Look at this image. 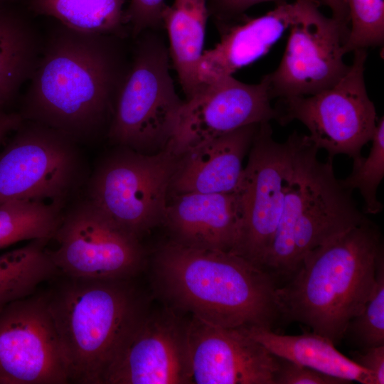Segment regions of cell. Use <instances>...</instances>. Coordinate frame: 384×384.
<instances>
[{"mask_svg": "<svg viewBox=\"0 0 384 384\" xmlns=\"http://www.w3.org/2000/svg\"><path fill=\"white\" fill-rule=\"evenodd\" d=\"M287 0H206L209 17L218 28L239 21L252 6L265 2Z\"/></svg>", "mask_w": 384, "mask_h": 384, "instance_id": "31", "label": "cell"}, {"mask_svg": "<svg viewBox=\"0 0 384 384\" xmlns=\"http://www.w3.org/2000/svg\"><path fill=\"white\" fill-rule=\"evenodd\" d=\"M68 383L46 292L0 309V384Z\"/></svg>", "mask_w": 384, "mask_h": 384, "instance_id": "13", "label": "cell"}, {"mask_svg": "<svg viewBox=\"0 0 384 384\" xmlns=\"http://www.w3.org/2000/svg\"><path fill=\"white\" fill-rule=\"evenodd\" d=\"M126 39L57 21L43 37L18 112L23 119L56 129L78 143L107 134L130 68Z\"/></svg>", "mask_w": 384, "mask_h": 384, "instance_id": "1", "label": "cell"}, {"mask_svg": "<svg viewBox=\"0 0 384 384\" xmlns=\"http://www.w3.org/2000/svg\"><path fill=\"white\" fill-rule=\"evenodd\" d=\"M242 329L277 357L351 382L375 384L370 372L343 355L323 336L314 332L282 335L260 327Z\"/></svg>", "mask_w": 384, "mask_h": 384, "instance_id": "21", "label": "cell"}, {"mask_svg": "<svg viewBox=\"0 0 384 384\" xmlns=\"http://www.w3.org/2000/svg\"><path fill=\"white\" fill-rule=\"evenodd\" d=\"M90 171L79 143L46 125L23 120L0 152V205L14 200L65 208Z\"/></svg>", "mask_w": 384, "mask_h": 384, "instance_id": "7", "label": "cell"}, {"mask_svg": "<svg viewBox=\"0 0 384 384\" xmlns=\"http://www.w3.org/2000/svg\"><path fill=\"white\" fill-rule=\"evenodd\" d=\"M272 100L263 78L248 84L233 75L222 78L184 101L166 148L180 156L239 128L276 120Z\"/></svg>", "mask_w": 384, "mask_h": 384, "instance_id": "15", "label": "cell"}, {"mask_svg": "<svg viewBox=\"0 0 384 384\" xmlns=\"http://www.w3.org/2000/svg\"><path fill=\"white\" fill-rule=\"evenodd\" d=\"M299 10V1L278 2L267 14L240 21L218 29L220 41L204 50L198 67V77L206 86L233 75L265 55L289 28Z\"/></svg>", "mask_w": 384, "mask_h": 384, "instance_id": "18", "label": "cell"}, {"mask_svg": "<svg viewBox=\"0 0 384 384\" xmlns=\"http://www.w3.org/2000/svg\"><path fill=\"white\" fill-rule=\"evenodd\" d=\"M319 150L301 134L282 215L262 265L274 280L289 279L311 251L368 219L336 177L332 159L319 161Z\"/></svg>", "mask_w": 384, "mask_h": 384, "instance_id": "5", "label": "cell"}, {"mask_svg": "<svg viewBox=\"0 0 384 384\" xmlns=\"http://www.w3.org/2000/svg\"><path fill=\"white\" fill-rule=\"evenodd\" d=\"M240 221L235 192L185 193L168 196L161 225L179 245L232 252Z\"/></svg>", "mask_w": 384, "mask_h": 384, "instance_id": "17", "label": "cell"}, {"mask_svg": "<svg viewBox=\"0 0 384 384\" xmlns=\"http://www.w3.org/2000/svg\"><path fill=\"white\" fill-rule=\"evenodd\" d=\"M165 0H130L125 20L132 38L147 30L164 29L162 11Z\"/></svg>", "mask_w": 384, "mask_h": 384, "instance_id": "29", "label": "cell"}, {"mask_svg": "<svg viewBox=\"0 0 384 384\" xmlns=\"http://www.w3.org/2000/svg\"><path fill=\"white\" fill-rule=\"evenodd\" d=\"M17 0H0V4L2 3H15Z\"/></svg>", "mask_w": 384, "mask_h": 384, "instance_id": "35", "label": "cell"}, {"mask_svg": "<svg viewBox=\"0 0 384 384\" xmlns=\"http://www.w3.org/2000/svg\"><path fill=\"white\" fill-rule=\"evenodd\" d=\"M49 251L65 276L97 279H133L144 267L146 255L138 238L128 233L86 197L65 209Z\"/></svg>", "mask_w": 384, "mask_h": 384, "instance_id": "11", "label": "cell"}, {"mask_svg": "<svg viewBox=\"0 0 384 384\" xmlns=\"http://www.w3.org/2000/svg\"><path fill=\"white\" fill-rule=\"evenodd\" d=\"M188 346L193 383L274 384L279 358L242 329L215 326L192 316Z\"/></svg>", "mask_w": 384, "mask_h": 384, "instance_id": "16", "label": "cell"}, {"mask_svg": "<svg viewBox=\"0 0 384 384\" xmlns=\"http://www.w3.org/2000/svg\"><path fill=\"white\" fill-rule=\"evenodd\" d=\"M160 31L147 30L133 38L130 68L106 134L112 144L144 154L166 147L184 103L176 91Z\"/></svg>", "mask_w": 384, "mask_h": 384, "instance_id": "6", "label": "cell"}, {"mask_svg": "<svg viewBox=\"0 0 384 384\" xmlns=\"http://www.w3.org/2000/svg\"><path fill=\"white\" fill-rule=\"evenodd\" d=\"M179 159L166 147L144 154L117 146L90 173L85 197L119 228L140 240L163 222Z\"/></svg>", "mask_w": 384, "mask_h": 384, "instance_id": "8", "label": "cell"}, {"mask_svg": "<svg viewBox=\"0 0 384 384\" xmlns=\"http://www.w3.org/2000/svg\"><path fill=\"white\" fill-rule=\"evenodd\" d=\"M153 272L157 290L171 307L206 323L273 330L280 319L274 278L233 252L169 240L156 250Z\"/></svg>", "mask_w": 384, "mask_h": 384, "instance_id": "2", "label": "cell"}, {"mask_svg": "<svg viewBox=\"0 0 384 384\" xmlns=\"http://www.w3.org/2000/svg\"><path fill=\"white\" fill-rule=\"evenodd\" d=\"M367 51H353L347 73L332 87L312 95L279 99L277 121L294 120L309 130V139L332 159L339 154L353 158L373 137L378 121L366 90L364 71Z\"/></svg>", "mask_w": 384, "mask_h": 384, "instance_id": "9", "label": "cell"}, {"mask_svg": "<svg viewBox=\"0 0 384 384\" xmlns=\"http://www.w3.org/2000/svg\"><path fill=\"white\" fill-rule=\"evenodd\" d=\"M65 208L52 203L14 200L0 205V249L22 240L53 239Z\"/></svg>", "mask_w": 384, "mask_h": 384, "instance_id": "25", "label": "cell"}, {"mask_svg": "<svg viewBox=\"0 0 384 384\" xmlns=\"http://www.w3.org/2000/svg\"><path fill=\"white\" fill-rule=\"evenodd\" d=\"M349 30L343 46L345 54L384 41V0H344Z\"/></svg>", "mask_w": 384, "mask_h": 384, "instance_id": "27", "label": "cell"}, {"mask_svg": "<svg viewBox=\"0 0 384 384\" xmlns=\"http://www.w3.org/2000/svg\"><path fill=\"white\" fill-rule=\"evenodd\" d=\"M48 242L33 240L0 255V309L33 294L59 272L46 248Z\"/></svg>", "mask_w": 384, "mask_h": 384, "instance_id": "24", "label": "cell"}, {"mask_svg": "<svg viewBox=\"0 0 384 384\" xmlns=\"http://www.w3.org/2000/svg\"><path fill=\"white\" fill-rule=\"evenodd\" d=\"M351 359L372 373L375 384L384 383V345L355 351Z\"/></svg>", "mask_w": 384, "mask_h": 384, "instance_id": "32", "label": "cell"}, {"mask_svg": "<svg viewBox=\"0 0 384 384\" xmlns=\"http://www.w3.org/2000/svg\"><path fill=\"white\" fill-rule=\"evenodd\" d=\"M346 336L361 349L384 345V258L378 265L373 289L362 311L348 323Z\"/></svg>", "mask_w": 384, "mask_h": 384, "instance_id": "28", "label": "cell"}, {"mask_svg": "<svg viewBox=\"0 0 384 384\" xmlns=\"http://www.w3.org/2000/svg\"><path fill=\"white\" fill-rule=\"evenodd\" d=\"M272 134L269 122L259 124L235 191L241 221L232 252L261 268L279 223L301 136L294 131L278 142Z\"/></svg>", "mask_w": 384, "mask_h": 384, "instance_id": "10", "label": "cell"}, {"mask_svg": "<svg viewBox=\"0 0 384 384\" xmlns=\"http://www.w3.org/2000/svg\"><path fill=\"white\" fill-rule=\"evenodd\" d=\"M259 124L239 128L180 156L169 196L235 192L243 172L244 159L248 154Z\"/></svg>", "mask_w": 384, "mask_h": 384, "instance_id": "19", "label": "cell"}, {"mask_svg": "<svg viewBox=\"0 0 384 384\" xmlns=\"http://www.w3.org/2000/svg\"><path fill=\"white\" fill-rule=\"evenodd\" d=\"M65 277L46 292L69 382L103 384L129 332L149 309L129 279Z\"/></svg>", "mask_w": 384, "mask_h": 384, "instance_id": "4", "label": "cell"}, {"mask_svg": "<svg viewBox=\"0 0 384 384\" xmlns=\"http://www.w3.org/2000/svg\"><path fill=\"white\" fill-rule=\"evenodd\" d=\"M278 67L263 76L272 99L309 96L328 89L347 73L343 46L348 28L324 15L317 0H298Z\"/></svg>", "mask_w": 384, "mask_h": 384, "instance_id": "12", "label": "cell"}, {"mask_svg": "<svg viewBox=\"0 0 384 384\" xmlns=\"http://www.w3.org/2000/svg\"><path fill=\"white\" fill-rule=\"evenodd\" d=\"M279 358L274 384H348L352 382L331 376L309 367Z\"/></svg>", "mask_w": 384, "mask_h": 384, "instance_id": "30", "label": "cell"}, {"mask_svg": "<svg viewBox=\"0 0 384 384\" xmlns=\"http://www.w3.org/2000/svg\"><path fill=\"white\" fill-rule=\"evenodd\" d=\"M320 5L327 6L331 12V18L349 29L348 11L344 0H317Z\"/></svg>", "mask_w": 384, "mask_h": 384, "instance_id": "34", "label": "cell"}, {"mask_svg": "<svg viewBox=\"0 0 384 384\" xmlns=\"http://www.w3.org/2000/svg\"><path fill=\"white\" fill-rule=\"evenodd\" d=\"M188 321L171 306L149 309L110 366L103 384H191Z\"/></svg>", "mask_w": 384, "mask_h": 384, "instance_id": "14", "label": "cell"}, {"mask_svg": "<svg viewBox=\"0 0 384 384\" xmlns=\"http://www.w3.org/2000/svg\"><path fill=\"white\" fill-rule=\"evenodd\" d=\"M126 0H28L36 15L55 18L75 30L130 37L126 23Z\"/></svg>", "mask_w": 384, "mask_h": 384, "instance_id": "23", "label": "cell"}, {"mask_svg": "<svg viewBox=\"0 0 384 384\" xmlns=\"http://www.w3.org/2000/svg\"><path fill=\"white\" fill-rule=\"evenodd\" d=\"M209 13L206 0H174L162 11L169 38L170 59L188 100L206 86L198 80V67L203 53Z\"/></svg>", "mask_w": 384, "mask_h": 384, "instance_id": "20", "label": "cell"}, {"mask_svg": "<svg viewBox=\"0 0 384 384\" xmlns=\"http://www.w3.org/2000/svg\"><path fill=\"white\" fill-rule=\"evenodd\" d=\"M18 112H8L0 110V144L9 133L14 132L23 122Z\"/></svg>", "mask_w": 384, "mask_h": 384, "instance_id": "33", "label": "cell"}, {"mask_svg": "<svg viewBox=\"0 0 384 384\" xmlns=\"http://www.w3.org/2000/svg\"><path fill=\"white\" fill-rule=\"evenodd\" d=\"M383 258L381 233L368 218L335 236L307 254L277 287L280 319L304 324L337 344L363 309Z\"/></svg>", "mask_w": 384, "mask_h": 384, "instance_id": "3", "label": "cell"}, {"mask_svg": "<svg viewBox=\"0 0 384 384\" xmlns=\"http://www.w3.org/2000/svg\"><path fill=\"white\" fill-rule=\"evenodd\" d=\"M372 145L367 156L353 158L352 170L341 185L350 190H358L363 200V213L376 215L383 206L378 199V188L384 177V118L378 119L371 139Z\"/></svg>", "mask_w": 384, "mask_h": 384, "instance_id": "26", "label": "cell"}, {"mask_svg": "<svg viewBox=\"0 0 384 384\" xmlns=\"http://www.w3.org/2000/svg\"><path fill=\"white\" fill-rule=\"evenodd\" d=\"M14 3L0 4V110L30 80L43 37Z\"/></svg>", "mask_w": 384, "mask_h": 384, "instance_id": "22", "label": "cell"}]
</instances>
